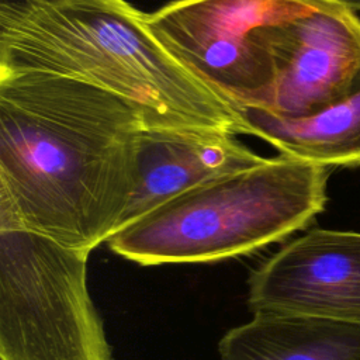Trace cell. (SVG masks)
Returning a JSON list of instances; mask_svg holds the SVG:
<instances>
[{
  "mask_svg": "<svg viewBox=\"0 0 360 360\" xmlns=\"http://www.w3.org/2000/svg\"><path fill=\"white\" fill-rule=\"evenodd\" d=\"M142 112L91 84L0 75V229L25 228L91 252L131 198Z\"/></svg>",
  "mask_w": 360,
  "mask_h": 360,
  "instance_id": "6da1fadb",
  "label": "cell"
},
{
  "mask_svg": "<svg viewBox=\"0 0 360 360\" xmlns=\"http://www.w3.org/2000/svg\"><path fill=\"white\" fill-rule=\"evenodd\" d=\"M125 0H18L0 6V75L46 73L110 91L149 128L240 135L239 111L176 60Z\"/></svg>",
  "mask_w": 360,
  "mask_h": 360,
  "instance_id": "7a4b0ae2",
  "label": "cell"
},
{
  "mask_svg": "<svg viewBox=\"0 0 360 360\" xmlns=\"http://www.w3.org/2000/svg\"><path fill=\"white\" fill-rule=\"evenodd\" d=\"M328 167L285 155L201 183L108 240L131 262L207 263L252 253L307 228L326 204Z\"/></svg>",
  "mask_w": 360,
  "mask_h": 360,
  "instance_id": "3957f363",
  "label": "cell"
},
{
  "mask_svg": "<svg viewBox=\"0 0 360 360\" xmlns=\"http://www.w3.org/2000/svg\"><path fill=\"white\" fill-rule=\"evenodd\" d=\"M90 252L0 229L1 360H112L87 290Z\"/></svg>",
  "mask_w": 360,
  "mask_h": 360,
  "instance_id": "277c9868",
  "label": "cell"
},
{
  "mask_svg": "<svg viewBox=\"0 0 360 360\" xmlns=\"http://www.w3.org/2000/svg\"><path fill=\"white\" fill-rule=\"evenodd\" d=\"M308 0H174L146 14L159 44L236 110L264 107L274 63L262 28Z\"/></svg>",
  "mask_w": 360,
  "mask_h": 360,
  "instance_id": "5b68a950",
  "label": "cell"
},
{
  "mask_svg": "<svg viewBox=\"0 0 360 360\" xmlns=\"http://www.w3.org/2000/svg\"><path fill=\"white\" fill-rule=\"evenodd\" d=\"M260 34L274 63V83L263 110L285 118L305 117L360 86V18L353 10L333 0H308Z\"/></svg>",
  "mask_w": 360,
  "mask_h": 360,
  "instance_id": "8992f818",
  "label": "cell"
},
{
  "mask_svg": "<svg viewBox=\"0 0 360 360\" xmlns=\"http://www.w3.org/2000/svg\"><path fill=\"white\" fill-rule=\"evenodd\" d=\"M253 314H294L360 325V233L314 228L249 278Z\"/></svg>",
  "mask_w": 360,
  "mask_h": 360,
  "instance_id": "52a82bcc",
  "label": "cell"
},
{
  "mask_svg": "<svg viewBox=\"0 0 360 360\" xmlns=\"http://www.w3.org/2000/svg\"><path fill=\"white\" fill-rule=\"evenodd\" d=\"M264 159L225 129L145 127L139 132L134 190L118 229L201 183Z\"/></svg>",
  "mask_w": 360,
  "mask_h": 360,
  "instance_id": "ba28073f",
  "label": "cell"
},
{
  "mask_svg": "<svg viewBox=\"0 0 360 360\" xmlns=\"http://www.w3.org/2000/svg\"><path fill=\"white\" fill-rule=\"evenodd\" d=\"M222 360H360V325L259 312L219 340Z\"/></svg>",
  "mask_w": 360,
  "mask_h": 360,
  "instance_id": "9c48e42d",
  "label": "cell"
},
{
  "mask_svg": "<svg viewBox=\"0 0 360 360\" xmlns=\"http://www.w3.org/2000/svg\"><path fill=\"white\" fill-rule=\"evenodd\" d=\"M240 134L257 136L280 155L325 167L360 165V86L311 115L285 118L257 107L238 108Z\"/></svg>",
  "mask_w": 360,
  "mask_h": 360,
  "instance_id": "30bf717a",
  "label": "cell"
},
{
  "mask_svg": "<svg viewBox=\"0 0 360 360\" xmlns=\"http://www.w3.org/2000/svg\"><path fill=\"white\" fill-rule=\"evenodd\" d=\"M333 1L350 8L353 11H360V0H333Z\"/></svg>",
  "mask_w": 360,
  "mask_h": 360,
  "instance_id": "8fae6325",
  "label": "cell"
},
{
  "mask_svg": "<svg viewBox=\"0 0 360 360\" xmlns=\"http://www.w3.org/2000/svg\"><path fill=\"white\" fill-rule=\"evenodd\" d=\"M31 1H44V0H31Z\"/></svg>",
  "mask_w": 360,
  "mask_h": 360,
  "instance_id": "7c38bea8",
  "label": "cell"
}]
</instances>
